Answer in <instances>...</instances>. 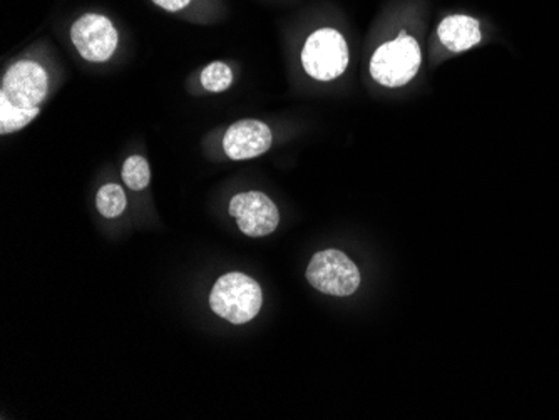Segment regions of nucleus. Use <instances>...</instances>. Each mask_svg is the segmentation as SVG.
Masks as SVG:
<instances>
[{
	"instance_id": "nucleus-12",
	"label": "nucleus",
	"mask_w": 559,
	"mask_h": 420,
	"mask_svg": "<svg viewBox=\"0 0 559 420\" xmlns=\"http://www.w3.org/2000/svg\"><path fill=\"white\" fill-rule=\"evenodd\" d=\"M122 180L134 191L144 190L151 181L150 165L143 156H131L122 166Z\"/></svg>"
},
{
	"instance_id": "nucleus-3",
	"label": "nucleus",
	"mask_w": 559,
	"mask_h": 420,
	"mask_svg": "<svg viewBox=\"0 0 559 420\" xmlns=\"http://www.w3.org/2000/svg\"><path fill=\"white\" fill-rule=\"evenodd\" d=\"M305 72L317 81H334L348 65V46L335 29H319L305 43L301 51Z\"/></svg>"
},
{
	"instance_id": "nucleus-9",
	"label": "nucleus",
	"mask_w": 559,
	"mask_h": 420,
	"mask_svg": "<svg viewBox=\"0 0 559 420\" xmlns=\"http://www.w3.org/2000/svg\"><path fill=\"white\" fill-rule=\"evenodd\" d=\"M439 39L449 51L463 52L483 39L479 22L469 15H449L439 24Z\"/></svg>"
},
{
	"instance_id": "nucleus-14",
	"label": "nucleus",
	"mask_w": 559,
	"mask_h": 420,
	"mask_svg": "<svg viewBox=\"0 0 559 420\" xmlns=\"http://www.w3.org/2000/svg\"><path fill=\"white\" fill-rule=\"evenodd\" d=\"M156 5L168 12H178L187 8L191 0H153Z\"/></svg>"
},
{
	"instance_id": "nucleus-11",
	"label": "nucleus",
	"mask_w": 559,
	"mask_h": 420,
	"mask_svg": "<svg viewBox=\"0 0 559 420\" xmlns=\"http://www.w3.org/2000/svg\"><path fill=\"white\" fill-rule=\"evenodd\" d=\"M97 209L106 218H116L126 209V194L119 184H106L97 191Z\"/></svg>"
},
{
	"instance_id": "nucleus-6",
	"label": "nucleus",
	"mask_w": 559,
	"mask_h": 420,
	"mask_svg": "<svg viewBox=\"0 0 559 420\" xmlns=\"http://www.w3.org/2000/svg\"><path fill=\"white\" fill-rule=\"evenodd\" d=\"M71 39L86 61L105 62L118 49V31L105 15L86 14L74 22Z\"/></svg>"
},
{
	"instance_id": "nucleus-1",
	"label": "nucleus",
	"mask_w": 559,
	"mask_h": 420,
	"mask_svg": "<svg viewBox=\"0 0 559 420\" xmlns=\"http://www.w3.org/2000/svg\"><path fill=\"white\" fill-rule=\"evenodd\" d=\"M210 305L216 315L230 324H248L262 310V288L248 275L231 272L216 281L210 295Z\"/></svg>"
},
{
	"instance_id": "nucleus-8",
	"label": "nucleus",
	"mask_w": 559,
	"mask_h": 420,
	"mask_svg": "<svg viewBox=\"0 0 559 420\" xmlns=\"http://www.w3.org/2000/svg\"><path fill=\"white\" fill-rule=\"evenodd\" d=\"M272 146V131L265 122L245 119L228 128L223 137V149L234 161L265 155Z\"/></svg>"
},
{
	"instance_id": "nucleus-10",
	"label": "nucleus",
	"mask_w": 559,
	"mask_h": 420,
	"mask_svg": "<svg viewBox=\"0 0 559 420\" xmlns=\"http://www.w3.org/2000/svg\"><path fill=\"white\" fill-rule=\"evenodd\" d=\"M40 109H24L0 99V134L17 133L39 116Z\"/></svg>"
},
{
	"instance_id": "nucleus-7",
	"label": "nucleus",
	"mask_w": 559,
	"mask_h": 420,
	"mask_svg": "<svg viewBox=\"0 0 559 420\" xmlns=\"http://www.w3.org/2000/svg\"><path fill=\"white\" fill-rule=\"evenodd\" d=\"M230 215L237 219L241 233L251 238L266 237L273 233L280 224L278 208L260 191H247L234 196Z\"/></svg>"
},
{
	"instance_id": "nucleus-4",
	"label": "nucleus",
	"mask_w": 559,
	"mask_h": 420,
	"mask_svg": "<svg viewBox=\"0 0 559 420\" xmlns=\"http://www.w3.org/2000/svg\"><path fill=\"white\" fill-rule=\"evenodd\" d=\"M307 278L313 288L332 297H348L360 285L359 268L337 250L317 253L307 268Z\"/></svg>"
},
{
	"instance_id": "nucleus-2",
	"label": "nucleus",
	"mask_w": 559,
	"mask_h": 420,
	"mask_svg": "<svg viewBox=\"0 0 559 420\" xmlns=\"http://www.w3.org/2000/svg\"><path fill=\"white\" fill-rule=\"evenodd\" d=\"M420 47L414 37L402 31L401 36L373 52L370 59V74L385 87H401L416 77L420 68Z\"/></svg>"
},
{
	"instance_id": "nucleus-5",
	"label": "nucleus",
	"mask_w": 559,
	"mask_h": 420,
	"mask_svg": "<svg viewBox=\"0 0 559 420\" xmlns=\"http://www.w3.org/2000/svg\"><path fill=\"white\" fill-rule=\"evenodd\" d=\"M49 80L37 62L21 61L11 65L2 80L0 99L17 108L36 109L46 99Z\"/></svg>"
},
{
	"instance_id": "nucleus-13",
	"label": "nucleus",
	"mask_w": 559,
	"mask_h": 420,
	"mask_svg": "<svg viewBox=\"0 0 559 420\" xmlns=\"http://www.w3.org/2000/svg\"><path fill=\"white\" fill-rule=\"evenodd\" d=\"M234 83V72L225 62H212L201 72V84L210 93H223Z\"/></svg>"
}]
</instances>
